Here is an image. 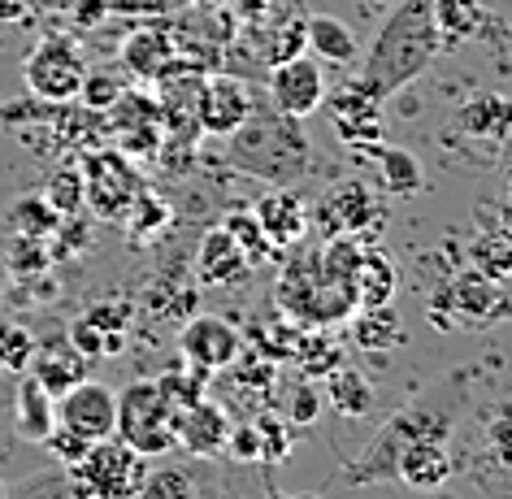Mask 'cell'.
Segmentation results:
<instances>
[{
  "label": "cell",
  "mask_w": 512,
  "mask_h": 499,
  "mask_svg": "<svg viewBox=\"0 0 512 499\" xmlns=\"http://www.w3.org/2000/svg\"><path fill=\"white\" fill-rule=\"evenodd\" d=\"M443 48V35L434 27V0H400L387 27L378 31L369 57L361 61L356 87H365L374 100H391L400 87L430 70L434 53Z\"/></svg>",
  "instance_id": "1"
},
{
  "label": "cell",
  "mask_w": 512,
  "mask_h": 499,
  "mask_svg": "<svg viewBox=\"0 0 512 499\" xmlns=\"http://www.w3.org/2000/svg\"><path fill=\"white\" fill-rule=\"evenodd\" d=\"M226 139H230V161H235L243 174H256L274 187H287L291 178H300L313 157L300 118H287V113H278L274 105L252 109L248 122Z\"/></svg>",
  "instance_id": "2"
},
{
  "label": "cell",
  "mask_w": 512,
  "mask_h": 499,
  "mask_svg": "<svg viewBox=\"0 0 512 499\" xmlns=\"http://www.w3.org/2000/svg\"><path fill=\"white\" fill-rule=\"evenodd\" d=\"M148 456L122 443L118 434L96 439L79 465H66L70 499H135L148 478Z\"/></svg>",
  "instance_id": "3"
},
{
  "label": "cell",
  "mask_w": 512,
  "mask_h": 499,
  "mask_svg": "<svg viewBox=\"0 0 512 499\" xmlns=\"http://www.w3.org/2000/svg\"><path fill=\"white\" fill-rule=\"evenodd\" d=\"M174 430H178V408L161 395L157 378H139L126 391H118V426H113V434L122 443H131L135 452L152 460L178 447Z\"/></svg>",
  "instance_id": "4"
},
{
  "label": "cell",
  "mask_w": 512,
  "mask_h": 499,
  "mask_svg": "<svg viewBox=\"0 0 512 499\" xmlns=\"http://www.w3.org/2000/svg\"><path fill=\"white\" fill-rule=\"evenodd\" d=\"M87 61L79 53V44L66 40V35H48V40L35 44V53L22 66V79H27L31 96L44 100V105H70L83 87Z\"/></svg>",
  "instance_id": "5"
},
{
  "label": "cell",
  "mask_w": 512,
  "mask_h": 499,
  "mask_svg": "<svg viewBox=\"0 0 512 499\" xmlns=\"http://www.w3.org/2000/svg\"><path fill=\"white\" fill-rule=\"evenodd\" d=\"M421 434H434V439H447V421L443 417H430V413H404L395 417L391 426H382V434L374 439V447L348 465V482L352 486H369V482H395V460L413 439Z\"/></svg>",
  "instance_id": "6"
},
{
  "label": "cell",
  "mask_w": 512,
  "mask_h": 499,
  "mask_svg": "<svg viewBox=\"0 0 512 499\" xmlns=\"http://www.w3.org/2000/svg\"><path fill=\"white\" fill-rule=\"evenodd\" d=\"M139 191H144V178L131 170L122 152H92L83 161V204L105 222L126 217Z\"/></svg>",
  "instance_id": "7"
},
{
  "label": "cell",
  "mask_w": 512,
  "mask_h": 499,
  "mask_svg": "<svg viewBox=\"0 0 512 499\" xmlns=\"http://www.w3.org/2000/svg\"><path fill=\"white\" fill-rule=\"evenodd\" d=\"M326 100V74H322V61L300 53V57H287V61H274L270 70V105L287 118H309V113L322 109Z\"/></svg>",
  "instance_id": "8"
},
{
  "label": "cell",
  "mask_w": 512,
  "mask_h": 499,
  "mask_svg": "<svg viewBox=\"0 0 512 499\" xmlns=\"http://www.w3.org/2000/svg\"><path fill=\"white\" fill-rule=\"evenodd\" d=\"M57 426L83 434L87 443L109 439L118 426V391H109L105 382H74L66 395H57Z\"/></svg>",
  "instance_id": "9"
},
{
  "label": "cell",
  "mask_w": 512,
  "mask_h": 499,
  "mask_svg": "<svg viewBox=\"0 0 512 499\" xmlns=\"http://www.w3.org/2000/svg\"><path fill=\"white\" fill-rule=\"evenodd\" d=\"M178 348L191 361V369H204V374H222L239 361L243 352V335L222 317H191L178 335Z\"/></svg>",
  "instance_id": "10"
},
{
  "label": "cell",
  "mask_w": 512,
  "mask_h": 499,
  "mask_svg": "<svg viewBox=\"0 0 512 499\" xmlns=\"http://www.w3.org/2000/svg\"><path fill=\"white\" fill-rule=\"evenodd\" d=\"M256 109L252 92L243 87L239 79H209L200 83V96H196V122L204 135H235L243 122H248V113Z\"/></svg>",
  "instance_id": "11"
},
{
  "label": "cell",
  "mask_w": 512,
  "mask_h": 499,
  "mask_svg": "<svg viewBox=\"0 0 512 499\" xmlns=\"http://www.w3.org/2000/svg\"><path fill=\"white\" fill-rule=\"evenodd\" d=\"M317 222L330 239L335 235H361V230L382 222V204L374 200V191L365 183H343L317 204Z\"/></svg>",
  "instance_id": "12"
},
{
  "label": "cell",
  "mask_w": 512,
  "mask_h": 499,
  "mask_svg": "<svg viewBox=\"0 0 512 499\" xmlns=\"http://www.w3.org/2000/svg\"><path fill=\"white\" fill-rule=\"evenodd\" d=\"M322 105L330 109V118H335V131L339 139H348V144H374L382 135V100H374L365 92V87H339V92H326Z\"/></svg>",
  "instance_id": "13"
},
{
  "label": "cell",
  "mask_w": 512,
  "mask_h": 499,
  "mask_svg": "<svg viewBox=\"0 0 512 499\" xmlns=\"http://www.w3.org/2000/svg\"><path fill=\"white\" fill-rule=\"evenodd\" d=\"M226 439H230V417H226V408H217L209 400V395L178 413L174 443L183 447L187 456H222L226 452Z\"/></svg>",
  "instance_id": "14"
},
{
  "label": "cell",
  "mask_w": 512,
  "mask_h": 499,
  "mask_svg": "<svg viewBox=\"0 0 512 499\" xmlns=\"http://www.w3.org/2000/svg\"><path fill=\"white\" fill-rule=\"evenodd\" d=\"M395 478L413 491H439V486L452 478V456H447V439H434V434H421L400 452L395 460Z\"/></svg>",
  "instance_id": "15"
},
{
  "label": "cell",
  "mask_w": 512,
  "mask_h": 499,
  "mask_svg": "<svg viewBox=\"0 0 512 499\" xmlns=\"http://www.w3.org/2000/svg\"><path fill=\"white\" fill-rule=\"evenodd\" d=\"M196 270H200V283L204 287H230L239 283L243 270H248V252L230 239L226 226H217L204 235L200 252H196Z\"/></svg>",
  "instance_id": "16"
},
{
  "label": "cell",
  "mask_w": 512,
  "mask_h": 499,
  "mask_svg": "<svg viewBox=\"0 0 512 499\" xmlns=\"http://www.w3.org/2000/svg\"><path fill=\"white\" fill-rule=\"evenodd\" d=\"M27 374L57 400V395H66L74 382L87 378V356H79L70 343H44V348L31 352Z\"/></svg>",
  "instance_id": "17"
},
{
  "label": "cell",
  "mask_w": 512,
  "mask_h": 499,
  "mask_svg": "<svg viewBox=\"0 0 512 499\" xmlns=\"http://www.w3.org/2000/svg\"><path fill=\"white\" fill-rule=\"evenodd\" d=\"M14 421H18V434H22V439H31V443H44L48 430L57 426V400L27 374V369H22V378H18Z\"/></svg>",
  "instance_id": "18"
},
{
  "label": "cell",
  "mask_w": 512,
  "mask_h": 499,
  "mask_svg": "<svg viewBox=\"0 0 512 499\" xmlns=\"http://www.w3.org/2000/svg\"><path fill=\"white\" fill-rule=\"evenodd\" d=\"M495 287L491 278H482L478 270H469V274H460L452 278L439 296H434V313L439 309H456L465 322H478V317H491L495 313Z\"/></svg>",
  "instance_id": "19"
},
{
  "label": "cell",
  "mask_w": 512,
  "mask_h": 499,
  "mask_svg": "<svg viewBox=\"0 0 512 499\" xmlns=\"http://www.w3.org/2000/svg\"><path fill=\"white\" fill-rule=\"evenodd\" d=\"M122 66L135 74V79H165L178 61H174V44L165 31H135L131 40L122 44Z\"/></svg>",
  "instance_id": "20"
},
{
  "label": "cell",
  "mask_w": 512,
  "mask_h": 499,
  "mask_svg": "<svg viewBox=\"0 0 512 499\" xmlns=\"http://www.w3.org/2000/svg\"><path fill=\"white\" fill-rule=\"evenodd\" d=\"M395 265L387 261V252L378 248H365L361 252V265L352 274V296H356V309H378V304H391L395 300Z\"/></svg>",
  "instance_id": "21"
},
{
  "label": "cell",
  "mask_w": 512,
  "mask_h": 499,
  "mask_svg": "<svg viewBox=\"0 0 512 499\" xmlns=\"http://www.w3.org/2000/svg\"><path fill=\"white\" fill-rule=\"evenodd\" d=\"M304 35H309V48L317 61H330V66H352L361 57V44H356V31L348 22L330 18V14H317L304 22Z\"/></svg>",
  "instance_id": "22"
},
{
  "label": "cell",
  "mask_w": 512,
  "mask_h": 499,
  "mask_svg": "<svg viewBox=\"0 0 512 499\" xmlns=\"http://www.w3.org/2000/svg\"><path fill=\"white\" fill-rule=\"evenodd\" d=\"M252 217L261 222L270 243H296L304 235V209L296 191H270L265 200H256Z\"/></svg>",
  "instance_id": "23"
},
{
  "label": "cell",
  "mask_w": 512,
  "mask_h": 499,
  "mask_svg": "<svg viewBox=\"0 0 512 499\" xmlns=\"http://www.w3.org/2000/svg\"><path fill=\"white\" fill-rule=\"evenodd\" d=\"M460 126H465L469 139H504L512 135V100L508 96H478L469 100L465 113H460Z\"/></svg>",
  "instance_id": "24"
},
{
  "label": "cell",
  "mask_w": 512,
  "mask_h": 499,
  "mask_svg": "<svg viewBox=\"0 0 512 499\" xmlns=\"http://www.w3.org/2000/svg\"><path fill=\"white\" fill-rule=\"evenodd\" d=\"M352 339H356V348H365V352H387L404 339V326H400V317H395V309L378 304V309H365L356 317Z\"/></svg>",
  "instance_id": "25"
},
{
  "label": "cell",
  "mask_w": 512,
  "mask_h": 499,
  "mask_svg": "<svg viewBox=\"0 0 512 499\" xmlns=\"http://www.w3.org/2000/svg\"><path fill=\"white\" fill-rule=\"evenodd\" d=\"M469 261L482 278L504 283V278H512V235H504V230H486V235L473 239Z\"/></svg>",
  "instance_id": "26"
},
{
  "label": "cell",
  "mask_w": 512,
  "mask_h": 499,
  "mask_svg": "<svg viewBox=\"0 0 512 499\" xmlns=\"http://www.w3.org/2000/svg\"><path fill=\"white\" fill-rule=\"evenodd\" d=\"M40 196L48 200V209H53L57 217L83 213V165H57V170L48 174Z\"/></svg>",
  "instance_id": "27"
},
{
  "label": "cell",
  "mask_w": 512,
  "mask_h": 499,
  "mask_svg": "<svg viewBox=\"0 0 512 499\" xmlns=\"http://www.w3.org/2000/svg\"><path fill=\"white\" fill-rule=\"evenodd\" d=\"M434 27L443 40H469L482 31V5L478 0H434Z\"/></svg>",
  "instance_id": "28"
},
{
  "label": "cell",
  "mask_w": 512,
  "mask_h": 499,
  "mask_svg": "<svg viewBox=\"0 0 512 499\" xmlns=\"http://www.w3.org/2000/svg\"><path fill=\"white\" fill-rule=\"evenodd\" d=\"M57 222L61 217L48 209L44 196H22V200H14V209H9V226H14V235H27V239H53Z\"/></svg>",
  "instance_id": "29"
},
{
  "label": "cell",
  "mask_w": 512,
  "mask_h": 499,
  "mask_svg": "<svg viewBox=\"0 0 512 499\" xmlns=\"http://www.w3.org/2000/svg\"><path fill=\"white\" fill-rule=\"evenodd\" d=\"M382 183H387L391 196H417L426 187V174H421V161L404 148H387L382 152Z\"/></svg>",
  "instance_id": "30"
},
{
  "label": "cell",
  "mask_w": 512,
  "mask_h": 499,
  "mask_svg": "<svg viewBox=\"0 0 512 499\" xmlns=\"http://www.w3.org/2000/svg\"><path fill=\"white\" fill-rule=\"evenodd\" d=\"M330 404H335V413H343V417H361L369 404H374V391H369V382H361L352 374V369H335L330 374Z\"/></svg>",
  "instance_id": "31"
},
{
  "label": "cell",
  "mask_w": 512,
  "mask_h": 499,
  "mask_svg": "<svg viewBox=\"0 0 512 499\" xmlns=\"http://www.w3.org/2000/svg\"><path fill=\"white\" fill-rule=\"evenodd\" d=\"M196 491H191V478L183 469H174V465H165V469H148V478L144 486H139V495L135 499H191Z\"/></svg>",
  "instance_id": "32"
},
{
  "label": "cell",
  "mask_w": 512,
  "mask_h": 499,
  "mask_svg": "<svg viewBox=\"0 0 512 499\" xmlns=\"http://www.w3.org/2000/svg\"><path fill=\"white\" fill-rule=\"evenodd\" d=\"M157 387H161L165 400H170L178 413H183V408L204 400V387H209V378H204V369H196V374H178V369H170V374L157 378Z\"/></svg>",
  "instance_id": "33"
},
{
  "label": "cell",
  "mask_w": 512,
  "mask_h": 499,
  "mask_svg": "<svg viewBox=\"0 0 512 499\" xmlns=\"http://www.w3.org/2000/svg\"><path fill=\"white\" fill-rule=\"evenodd\" d=\"M122 96V83H118V74H100V70H87L83 74V87H79V105L83 109H92V113H109L113 109V100Z\"/></svg>",
  "instance_id": "34"
},
{
  "label": "cell",
  "mask_w": 512,
  "mask_h": 499,
  "mask_svg": "<svg viewBox=\"0 0 512 499\" xmlns=\"http://www.w3.org/2000/svg\"><path fill=\"white\" fill-rule=\"evenodd\" d=\"M87 317L105 330V339H109V356L113 352H122V343H126V330H131V317L135 309L131 304H96V309H87Z\"/></svg>",
  "instance_id": "35"
},
{
  "label": "cell",
  "mask_w": 512,
  "mask_h": 499,
  "mask_svg": "<svg viewBox=\"0 0 512 499\" xmlns=\"http://www.w3.org/2000/svg\"><path fill=\"white\" fill-rule=\"evenodd\" d=\"M226 230H230V239L239 243L243 252H248V261H256V257H265V252L274 248L270 239H265V230H261V222H256L252 213H230L226 222H222Z\"/></svg>",
  "instance_id": "36"
},
{
  "label": "cell",
  "mask_w": 512,
  "mask_h": 499,
  "mask_svg": "<svg viewBox=\"0 0 512 499\" xmlns=\"http://www.w3.org/2000/svg\"><path fill=\"white\" fill-rule=\"evenodd\" d=\"M31 352H35V339L27 335V330L22 326H0V369L22 374V369L31 365Z\"/></svg>",
  "instance_id": "37"
},
{
  "label": "cell",
  "mask_w": 512,
  "mask_h": 499,
  "mask_svg": "<svg viewBox=\"0 0 512 499\" xmlns=\"http://www.w3.org/2000/svg\"><path fill=\"white\" fill-rule=\"evenodd\" d=\"M287 426H313L317 417H322V391L313 387V382H296L287 395Z\"/></svg>",
  "instance_id": "38"
},
{
  "label": "cell",
  "mask_w": 512,
  "mask_h": 499,
  "mask_svg": "<svg viewBox=\"0 0 512 499\" xmlns=\"http://www.w3.org/2000/svg\"><path fill=\"white\" fill-rule=\"evenodd\" d=\"M70 348L79 356H87V361H96V356H109V339H105V330L83 313V317L70 322Z\"/></svg>",
  "instance_id": "39"
},
{
  "label": "cell",
  "mask_w": 512,
  "mask_h": 499,
  "mask_svg": "<svg viewBox=\"0 0 512 499\" xmlns=\"http://www.w3.org/2000/svg\"><path fill=\"white\" fill-rule=\"evenodd\" d=\"M165 217H170V209H165V200L148 196V191H139L135 204H131V209H126V222H131L135 235H148V230L165 226Z\"/></svg>",
  "instance_id": "40"
},
{
  "label": "cell",
  "mask_w": 512,
  "mask_h": 499,
  "mask_svg": "<svg viewBox=\"0 0 512 499\" xmlns=\"http://www.w3.org/2000/svg\"><path fill=\"white\" fill-rule=\"evenodd\" d=\"M44 447L61 460V465H79V460L87 456V447H92V443H87L83 434L66 430V426H53V430H48V439H44Z\"/></svg>",
  "instance_id": "41"
},
{
  "label": "cell",
  "mask_w": 512,
  "mask_h": 499,
  "mask_svg": "<svg viewBox=\"0 0 512 499\" xmlns=\"http://www.w3.org/2000/svg\"><path fill=\"white\" fill-rule=\"evenodd\" d=\"M226 452L235 456V460H261V430H256V421H243V426H230Z\"/></svg>",
  "instance_id": "42"
},
{
  "label": "cell",
  "mask_w": 512,
  "mask_h": 499,
  "mask_svg": "<svg viewBox=\"0 0 512 499\" xmlns=\"http://www.w3.org/2000/svg\"><path fill=\"white\" fill-rule=\"evenodd\" d=\"M304 48H309V35H304V22H287V27H278V35H274L270 57H274V61H287V57H300Z\"/></svg>",
  "instance_id": "43"
},
{
  "label": "cell",
  "mask_w": 512,
  "mask_h": 499,
  "mask_svg": "<svg viewBox=\"0 0 512 499\" xmlns=\"http://www.w3.org/2000/svg\"><path fill=\"white\" fill-rule=\"evenodd\" d=\"M491 456L499 460V465H508L512 469V417H499L495 426H491Z\"/></svg>",
  "instance_id": "44"
},
{
  "label": "cell",
  "mask_w": 512,
  "mask_h": 499,
  "mask_svg": "<svg viewBox=\"0 0 512 499\" xmlns=\"http://www.w3.org/2000/svg\"><path fill=\"white\" fill-rule=\"evenodd\" d=\"M499 230H504V235H512V196L499 204Z\"/></svg>",
  "instance_id": "45"
},
{
  "label": "cell",
  "mask_w": 512,
  "mask_h": 499,
  "mask_svg": "<svg viewBox=\"0 0 512 499\" xmlns=\"http://www.w3.org/2000/svg\"><path fill=\"white\" fill-rule=\"evenodd\" d=\"M27 9V0H0V18H18Z\"/></svg>",
  "instance_id": "46"
},
{
  "label": "cell",
  "mask_w": 512,
  "mask_h": 499,
  "mask_svg": "<svg viewBox=\"0 0 512 499\" xmlns=\"http://www.w3.org/2000/svg\"><path fill=\"white\" fill-rule=\"evenodd\" d=\"M508 187H512V148H508Z\"/></svg>",
  "instance_id": "47"
},
{
  "label": "cell",
  "mask_w": 512,
  "mask_h": 499,
  "mask_svg": "<svg viewBox=\"0 0 512 499\" xmlns=\"http://www.w3.org/2000/svg\"><path fill=\"white\" fill-rule=\"evenodd\" d=\"M274 499H283V495H274ZM296 499H317V495H296Z\"/></svg>",
  "instance_id": "48"
},
{
  "label": "cell",
  "mask_w": 512,
  "mask_h": 499,
  "mask_svg": "<svg viewBox=\"0 0 512 499\" xmlns=\"http://www.w3.org/2000/svg\"><path fill=\"white\" fill-rule=\"evenodd\" d=\"M0 499H9V495H5V486H0Z\"/></svg>",
  "instance_id": "49"
}]
</instances>
